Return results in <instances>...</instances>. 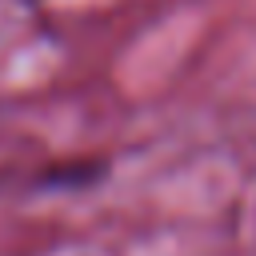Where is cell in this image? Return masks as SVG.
I'll use <instances>...</instances> for the list:
<instances>
[]
</instances>
